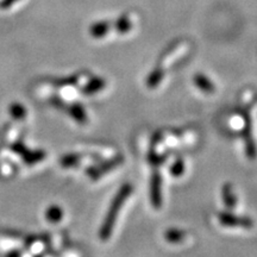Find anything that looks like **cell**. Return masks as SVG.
<instances>
[{"instance_id": "cell-1", "label": "cell", "mask_w": 257, "mask_h": 257, "mask_svg": "<svg viewBox=\"0 0 257 257\" xmlns=\"http://www.w3.org/2000/svg\"><path fill=\"white\" fill-rule=\"evenodd\" d=\"M133 191V185H131L130 182H126V184H124L119 189H118L117 194L114 195L113 199H112L107 213H106L104 221H102L100 226V230H99V237H100V239L104 240V242L111 237L115 221H117V217L120 212V208L125 204V201L127 200V198L130 197Z\"/></svg>"}, {"instance_id": "cell-2", "label": "cell", "mask_w": 257, "mask_h": 257, "mask_svg": "<svg viewBox=\"0 0 257 257\" xmlns=\"http://www.w3.org/2000/svg\"><path fill=\"white\" fill-rule=\"evenodd\" d=\"M218 220L223 226L227 227H243V229H251L253 220L250 217L238 216L231 212H220L218 213Z\"/></svg>"}, {"instance_id": "cell-3", "label": "cell", "mask_w": 257, "mask_h": 257, "mask_svg": "<svg viewBox=\"0 0 257 257\" xmlns=\"http://www.w3.org/2000/svg\"><path fill=\"white\" fill-rule=\"evenodd\" d=\"M123 162L124 157L121 155H118L113 157V159H111L110 161H106V162L101 163V165L89 167V168L86 170V173H87V175L92 180H98L99 178H101L102 175L106 174V173L110 172V170L117 168V167L120 166Z\"/></svg>"}, {"instance_id": "cell-4", "label": "cell", "mask_w": 257, "mask_h": 257, "mask_svg": "<svg viewBox=\"0 0 257 257\" xmlns=\"http://www.w3.org/2000/svg\"><path fill=\"white\" fill-rule=\"evenodd\" d=\"M244 121L245 123L243 128V138L245 143V154L250 160H255L257 157V146L252 136V125L249 113L244 114Z\"/></svg>"}, {"instance_id": "cell-5", "label": "cell", "mask_w": 257, "mask_h": 257, "mask_svg": "<svg viewBox=\"0 0 257 257\" xmlns=\"http://www.w3.org/2000/svg\"><path fill=\"white\" fill-rule=\"evenodd\" d=\"M150 201L156 210L162 207L163 197H162V178L157 170L153 173L152 181H150Z\"/></svg>"}, {"instance_id": "cell-6", "label": "cell", "mask_w": 257, "mask_h": 257, "mask_svg": "<svg viewBox=\"0 0 257 257\" xmlns=\"http://www.w3.org/2000/svg\"><path fill=\"white\" fill-rule=\"evenodd\" d=\"M193 81H194L195 86L202 91L204 93H207V94H210V93H213L216 91V86H214V83L212 82L211 79H208L205 74L202 73H197L194 75V78H193Z\"/></svg>"}, {"instance_id": "cell-7", "label": "cell", "mask_w": 257, "mask_h": 257, "mask_svg": "<svg viewBox=\"0 0 257 257\" xmlns=\"http://www.w3.org/2000/svg\"><path fill=\"white\" fill-rule=\"evenodd\" d=\"M68 112L70 117L75 121H78L79 124L85 125L88 121L87 112H86L83 106L80 102H75V104L70 105L68 107Z\"/></svg>"}, {"instance_id": "cell-8", "label": "cell", "mask_w": 257, "mask_h": 257, "mask_svg": "<svg viewBox=\"0 0 257 257\" xmlns=\"http://www.w3.org/2000/svg\"><path fill=\"white\" fill-rule=\"evenodd\" d=\"M106 87V81L102 78H99V76H95L89 80V81L83 86L81 92L86 95H92L95 94V93L100 92L101 89H104Z\"/></svg>"}, {"instance_id": "cell-9", "label": "cell", "mask_w": 257, "mask_h": 257, "mask_svg": "<svg viewBox=\"0 0 257 257\" xmlns=\"http://www.w3.org/2000/svg\"><path fill=\"white\" fill-rule=\"evenodd\" d=\"M221 197H223V201L225 206L229 208H233L237 204V197L234 194L233 187L231 184H225L221 188Z\"/></svg>"}, {"instance_id": "cell-10", "label": "cell", "mask_w": 257, "mask_h": 257, "mask_svg": "<svg viewBox=\"0 0 257 257\" xmlns=\"http://www.w3.org/2000/svg\"><path fill=\"white\" fill-rule=\"evenodd\" d=\"M110 29L111 24L108 23V22H96V23H93L91 25V28H89V34H91V36L94 38H101L108 34Z\"/></svg>"}, {"instance_id": "cell-11", "label": "cell", "mask_w": 257, "mask_h": 257, "mask_svg": "<svg viewBox=\"0 0 257 257\" xmlns=\"http://www.w3.org/2000/svg\"><path fill=\"white\" fill-rule=\"evenodd\" d=\"M163 78H165V70L162 69V67H156L147 78V86L149 88H156Z\"/></svg>"}, {"instance_id": "cell-12", "label": "cell", "mask_w": 257, "mask_h": 257, "mask_svg": "<svg viewBox=\"0 0 257 257\" xmlns=\"http://www.w3.org/2000/svg\"><path fill=\"white\" fill-rule=\"evenodd\" d=\"M165 238L168 243L178 244V243H181L182 240L186 238V232L184 230H180V229H176V227H173V229H168L166 231Z\"/></svg>"}, {"instance_id": "cell-13", "label": "cell", "mask_w": 257, "mask_h": 257, "mask_svg": "<svg viewBox=\"0 0 257 257\" xmlns=\"http://www.w3.org/2000/svg\"><path fill=\"white\" fill-rule=\"evenodd\" d=\"M114 28L115 31L119 32V34H127V32L131 31V29H133V23H131L127 15H123L115 21Z\"/></svg>"}, {"instance_id": "cell-14", "label": "cell", "mask_w": 257, "mask_h": 257, "mask_svg": "<svg viewBox=\"0 0 257 257\" xmlns=\"http://www.w3.org/2000/svg\"><path fill=\"white\" fill-rule=\"evenodd\" d=\"M62 217H63L62 208L57 206V205H53V206H50L46 212L47 220L50 221V223H59V221H61V219H62Z\"/></svg>"}, {"instance_id": "cell-15", "label": "cell", "mask_w": 257, "mask_h": 257, "mask_svg": "<svg viewBox=\"0 0 257 257\" xmlns=\"http://www.w3.org/2000/svg\"><path fill=\"white\" fill-rule=\"evenodd\" d=\"M81 157L82 155H79V154H69V155L63 156L61 159V166L64 167V168H70V167L78 165Z\"/></svg>"}, {"instance_id": "cell-16", "label": "cell", "mask_w": 257, "mask_h": 257, "mask_svg": "<svg viewBox=\"0 0 257 257\" xmlns=\"http://www.w3.org/2000/svg\"><path fill=\"white\" fill-rule=\"evenodd\" d=\"M169 173L174 178H179V176H182L185 173V162L182 159H176L172 166L169 168Z\"/></svg>"}, {"instance_id": "cell-17", "label": "cell", "mask_w": 257, "mask_h": 257, "mask_svg": "<svg viewBox=\"0 0 257 257\" xmlns=\"http://www.w3.org/2000/svg\"><path fill=\"white\" fill-rule=\"evenodd\" d=\"M46 157V153L42 152V150H38V152H27L24 155V161L25 163H29V165H34V163L40 162Z\"/></svg>"}, {"instance_id": "cell-18", "label": "cell", "mask_w": 257, "mask_h": 257, "mask_svg": "<svg viewBox=\"0 0 257 257\" xmlns=\"http://www.w3.org/2000/svg\"><path fill=\"white\" fill-rule=\"evenodd\" d=\"M167 160V155H159V154H156L155 152H150L149 155H148V161H149V163L154 167H159L161 165H163V163L166 162Z\"/></svg>"}, {"instance_id": "cell-19", "label": "cell", "mask_w": 257, "mask_h": 257, "mask_svg": "<svg viewBox=\"0 0 257 257\" xmlns=\"http://www.w3.org/2000/svg\"><path fill=\"white\" fill-rule=\"evenodd\" d=\"M11 113L17 119H22V118L25 117V108L22 105L15 104L11 106Z\"/></svg>"}, {"instance_id": "cell-20", "label": "cell", "mask_w": 257, "mask_h": 257, "mask_svg": "<svg viewBox=\"0 0 257 257\" xmlns=\"http://www.w3.org/2000/svg\"><path fill=\"white\" fill-rule=\"evenodd\" d=\"M16 2H17V0H3V2L0 3V8L8 9V8H10V6L14 5Z\"/></svg>"}, {"instance_id": "cell-21", "label": "cell", "mask_w": 257, "mask_h": 257, "mask_svg": "<svg viewBox=\"0 0 257 257\" xmlns=\"http://www.w3.org/2000/svg\"><path fill=\"white\" fill-rule=\"evenodd\" d=\"M8 257H21V252L19 251H11L8 253Z\"/></svg>"}, {"instance_id": "cell-22", "label": "cell", "mask_w": 257, "mask_h": 257, "mask_svg": "<svg viewBox=\"0 0 257 257\" xmlns=\"http://www.w3.org/2000/svg\"><path fill=\"white\" fill-rule=\"evenodd\" d=\"M35 257H42L41 255H37V256H35Z\"/></svg>"}]
</instances>
